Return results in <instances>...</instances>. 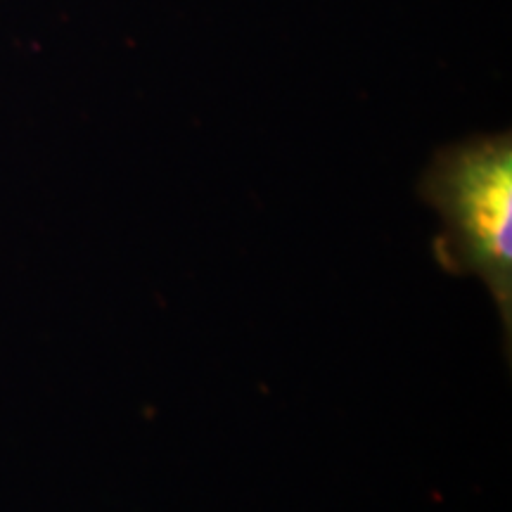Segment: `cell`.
I'll return each mask as SVG.
<instances>
[{"label":"cell","mask_w":512,"mask_h":512,"mask_svg":"<svg viewBox=\"0 0 512 512\" xmlns=\"http://www.w3.org/2000/svg\"><path fill=\"white\" fill-rule=\"evenodd\" d=\"M420 195L441 219L434 240L439 266L477 275L489 287L510 356L512 332V138L475 136L434 155Z\"/></svg>","instance_id":"obj_1"}]
</instances>
